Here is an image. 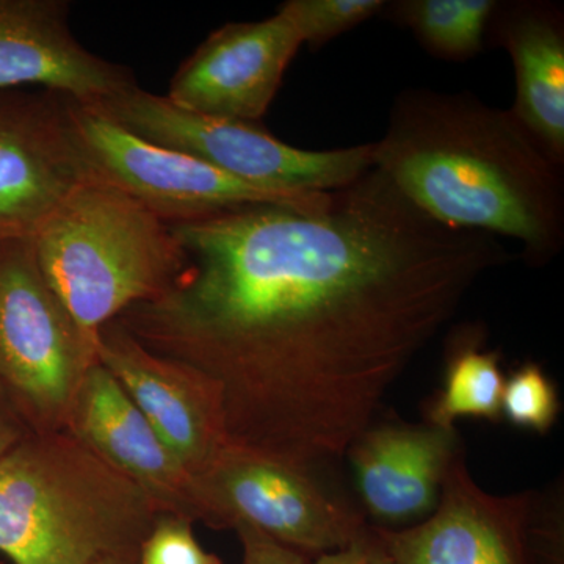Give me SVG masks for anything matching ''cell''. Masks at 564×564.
<instances>
[{"mask_svg":"<svg viewBox=\"0 0 564 564\" xmlns=\"http://www.w3.org/2000/svg\"><path fill=\"white\" fill-rule=\"evenodd\" d=\"M188 263L117 318L215 384L229 445L311 474L348 454L386 393L489 270V234L448 228L378 170L291 204L170 226Z\"/></svg>","mask_w":564,"mask_h":564,"instance_id":"cell-1","label":"cell"},{"mask_svg":"<svg viewBox=\"0 0 564 564\" xmlns=\"http://www.w3.org/2000/svg\"><path fill=\"white\" fill-rule=\"evenodd\" d=\"M372 148L373 169L432 220L510 237L532 263L558 254L562 166L511 109L470 95L410 90L397 98Z\"/></svg>","mask_w":564,"mask_h":564,"instance_id":"cell-2","label":"cell"},{"mask_svg":"<svg viewBox=\"0 0 564 564\" xmlns=\"http://www.w3.org/2000/svg\"><path fill=\"white\" fill-rule=\"evenodd\" d=\"M163 510L68 430L31 432L0 456V555L93 564L139 549Z\"/></svg>","mask_w":564,"mask_h":564,"instance_id":"cell-3","label":"cell"},{"mask_svg":"<svg viewBox=\"0 0 564 564\" xmlns=\"http://www.w3.org/2000/svg\"><path fill=\"white\" fill-rule=\"evenodd\" d=\"M33 245L52 291L96 345L104 325L169 291L188 263L165 221L95 177L52 212Z\"/></svg>","mask_w":564,"mask_h":564,"instance_id":"cell-4","label":"cell"},{"mask_svg":"<svg viewBox=\"0 0 564 564\" xmlns=\"http://www.w3.org/2000/svg\"><path fill=\"white\" fill-rule=\"evenodd\" d=\"M88 109L140 139L193 155L220 172L281 195L333 192L373 169L372 143L306 151L278 140L258 122L181 109L165 95L137 87Z\"/></svg>","mask_w":564,"mask_h":564,"instance_id":"cell-5","label":"cell"},{"mask_svg":"<svg viewBox=\"0 0 564 564\" xmlns=\"http://www.w3.org/2000/svg\"><path fill=\"white\" fill-rule=\"evenodd\" d=\"M96 344L41 272L33 237L0 239V384L32 432L65 429Z\"/></svg>","mask_w":564,"mask_h":564,"instance_id":"cell-6","label":"cell"},{"mask_svg":"<svg viewBox=\"0 0 564 564\" xmlns=\"http://www.w3.org/2000/svg\"><path fill=\"white\" fill-rule=\"evenodd\" d=\"M191 516L212 529L250 525L310 556L339 551L367 529L313 475L228 445L191 477Z\"/></svg>","mask_w":564,"mask_h":564,"instance_id":"cell-7","label":"cell"},{"mask_svg":"<svg viewBox=\"0 0 564 564\" xmlns=\"http://www.w3.org/2000/svg\"><path fill=\"white\" fill-rule=\"evenodd\" d=\"M66 109L93 177L131 196L169 226L251 204L304 203L318 195L263 191L193 155L140 139L79 101L66 98Z\"/></svg>","mask_w":564,"mask_h":564,"instance_id":"cell-8","label":"cell"},{"mask_svg":"<svg viewBox=\"0 0 564 564\" xmlns=\"http://www.w3.org/2000/svg\"><path fill=\"white\" fill-rule=\"evenodd\" d=\"M90 180L65 96L0 90V239L33 237Z\"/></svg>","mask_w":564,"mask_h":564,"instance_id":"cell-9","label":"cell"},{"mask_svg":"<svg viewBox=\"0 0 564 564\" xmlns=\"http://www.w3.org/2000/svg\"><path fill=\"white\" fill-rule=\"evenodd\" d=\"M302 46L280 10L262 21L228 22L181 63L165 96L181 109L258 122Z\"/></svg>","mask_w":564,"mask_h":564,"instance_id":"cell-10","label":"cell"},{"mask_svg":"<svg viewBox=\"0 0 564 564\" xmlns=\"http://www.w3.org/2000/svg\"><path fill=\"white\" fill-rule=\"evenodd\" d=\"M96 352L191 475L228 447L220 392L202 373L148 350L117 321L99 329Z\"/></svg>","mask_w":564,"mask_h":564,"instance_id":"cell-11","label":"cell"},{"mask_svg":"<svg viewBox=\"0 0 564 564\" xmlns=\"http://www.w3.org/2000/svg\"><path fill=\"white\" fill-rule=\"evenodd\" d=\"M527 522L529 499L485 492L456 455L429 518L373 529L392 564H533Z\"/></svg>","mask_w":564,"mask_h":564,"instance_id":"cell-12","label":"cell"},{"mask_svg":"<svg viewBox=\"0 0 564 564\" xmlns=\"http://www.w3.org/2000/svg\"><path fill=\"white\" fill-rule=\"evenodd\" d=\"M68 0H0V90L36 85L79 102L137 87L128 66L106 61L74 36Z\"/></svg>","mask_w":564,"mask_h":564,"instance_id":"cell-13","label":"cell"},{"mask_svg":"<svg viewBox=\"0 0 564 564\" xmlns=\"http://www.w3.org/2000/svg\"><path fill=\"white\" fill-rule=\"evenodd\" d=\"M65 430L139 485L163 513L192 521L191 473L101 362L93 364L74 393Z\"/></svg>","mask_w":564,"mask_h":564,"instance_id":"cell-14","label":"cell"},{"mask_svg":"<svg viewBox=\"0 0 564 564\" xmlns=\"http://www.w3.org/2000/svg\"><path fill=\"white\" fill-rule=\"evenodd\" d=\"M348 454L362 503L386 524L381 529L413 525L440 502L445 475L456 458V432L432 423L370 426Z\"/></svg>","mask_w":564,"mask_h":564,"instance_id":"cell-15","label":"cell"},{"mask_svg":"<svg viewBox=\"0 0 564 564\" xmlns=\"http://www.w3.org/2000/svg\"><path fill=\"white\" fill-rule=\"evenodd\" d=\"M513 61V115L560 166L564 162V29L544 3L497 7L491 24Z\"/></svg>","mask_w":564,"mask_h":564,"instance_id":"cell-16","label":"cell"},{"mask_svg":"<svg viewBox=\"0 0 564 564\" xmlns=\"http://www.w3.org/2000/svg\"><path fill=\"white\" fill-rule=\"evenodd\" d=\"M497 7L494 0H402L386 10L434 57L462 62L484 51Z\"/></svg>","mask_w":564,"mask_h":564,"instance_id":"cell-17","label":"cell"},{"mask_svg":"<svg viewBox=\"0 0 564 564\" xmlns=\"http://www.w3.org/2000/svg\"><path fill=\"white\" fill-rule=\"evenodd\" d=\"M503 375L496 352L466 347L448 364L444 391L437 397L430 422L454 429L459 417H484L497 422L502 417Z\"/></svg>","mask_w":564,"mask_h":564,"instance_id":"cell-18","label":"cell"},{"mask_svg":"<svg viewBox=\"0 0 564 564\" xmlns=\"http://www.w3.org/2000/svg\"><path fill=\"white\" fill-rule=\"evenodd\" d=\"M386 6L383 0H288L278 10L295 25L303 44L322 47L383 13Z\"/></svg>","mask_w":564,"mask_h":564,"instance_id":"cell-19","label":"cell"},{"mask_svg":"<svg viewBox=\"0 0 564 564\" xmlns=\"http://www.w3.org/2000/svg\"><path fill=\"white\" fill-rule=\"evenodd\" d=\"M555 386L536 364H525L503 384L502 414L521 429L545 434L558 415Z\"/></svg>","mask_w":564,"mask_h":564,"instance_id":"cell-20","label":"cell"},{"mask_svg":"<svg viewBox=\"0 0 564 564\" xmlns=\"http://www.w3.org/2000/svg\"><path fill=\"white\" fill-rule=\"evenodd\" d=\"M139 564H223L196 540L193 522L184 516H159L139 549Z\"/></svg>","mask_w":564,"mask_h":564,"instance_id":"cell-21","label":"cell"},{"mask_svg":"<svg viewBox=\"0 0 564 564\" xmlns=\"http://www.w3.org/2000/svg\"><path fill=\"white\" fill-rule=\"evenodd\" d=\"M242 545V564H314L313 556L280 543L250 525L234 529Z\"/></svg>","mask_w":564,"mask_h":564,"instance_id":"cell-22","label":"cell"},{"mask_svg":"<svg viewBox=\"0 0 564 564\" xmlns=\"http://www.w3.org/2000/svg\"><path fill=\"white\" fill-rule=\"evenodd\" d=\"M314 564H392L375 529L366 530L339 551L315 556Z\"/></svg>","mask_w":564,"mask_h":564,"instance_id":"cell-23","label":"cell"},{"mask_svg":"<svg viewBox=\"0 0 564 564\" xmlns=\"http://www.w3.org/2000/svg\"><path fill=\"white\" fill-rule=\"evenodd\" d=\"M32 430L14 406L9 392L0 384V456L20 443Z\"/></svg>","mask_w":564,"mask_h":564,"instance_id":"cell-24","label":"cell"},{"mask_svg":"<svg viewBox=\"0 0 564 564\" xmlns=\"http://www.w3.org/2000/svg\"><path fill=\"white\" fill-rule=\"evenodd\" d=\"M139 549H131V551L109 555L93 564H139Z\"/></svg>","mask_w":564,"mask_h":564,"instance_id":"cell-25","label":"cell"},{"mask_svg":"<svg viewBox=\"0 0 564 564\" xmlns=\"http://www.w3.org/2000/svg\"><path fill=\"white\" fill-rule=\"evenodd\" d=\"M0 564H10V563H6V562H2V560H0Z\"/></svg>","mask_w":564,"mask_h":564,"instance_id":"cell-26","label":"cell"}]
</instances>
